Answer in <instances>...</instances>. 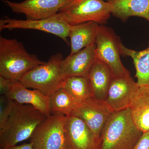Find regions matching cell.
<instances>
[{"label":"cell","mask_w":149,"mask_h":149,"mask_svg":"<svg viewBox=\"0 0 149 149\" xmlns=\"http://www.w3.org/2000/svg\"><path fill=\"white\" fill-rule=\"evenodd\" d=\"M121 55L133 59L138 85H149V42L148 48L140 51L130 49L123 45Z\"/></svg>","instance_id":"19"},{"label":"cell","mask_w":149,"mask_h":149,"mask_svg":"<svg viewBox=\"0 0 149 149\" xmlns=\"http://www.w3.org/2000/svg\"><path fill=\"white\" fill-rule=\"evenodd\" d=\"M63 58L60 53L52 56L48 61L26 72L19 82L25 87L36 89L50 96L61 87L63 79L61 66Z\"/></svg>","instance_id":"4"},{"label":"cell","mask_w":149,"mask_h":149,"mask_svg":"<svg viewBox=\"0 0 149 149\" xmlns=\"http://www.w3.org/2000/svg\"><path fill=\"white\" fill-rule=\"evenodd\" d=\"M5 95L17 103L32 106L47 116L52 114L49 96L38 90H29L19 81H13Z\"/></svg>","instance_id":"13"},{"label":"cell","mask_w":149,"mask_h":149,"mask_svg":"<svg viewBox=\"0 0 149 149\" xmlns=\"http://www.w3.org/2000/svg\"><path fill=\"white\" fill-rule=\"evenodd\" d=\"M65 133L68 149H100V143L91 129L76 116H66Z\"/></svg>","instance_id":"11"},{"label":"cell","mask_w":149,"mask_h":149,"mask_svg":"<svg viewBox=\"0 0 149 149\" xmlns=\"http://www.w3.org/2000/svg\"><path fill=\"white\" fill-rule=\"evenodd\" d=\"M71 27L58 13L48 18L35 20L18 19L8 17L0 20L1 31L6 29L40 30L60 37L66 43Z\"/></svg>","instance_id":"8"},{"label":"cell","mask_w":149,"mask_h":149,"mask_svg":"<svg viewBox=\"0 0 149 149\" xmlns=\"http://www.w3.org/2000/svg\"><path fill=\"white\" fill-rule=\"evenodd\" d=\"M95 48V44L92 45L63 59L61 66L63 79L71 76L87 77L96 59Z\"/></svg>","instance_id":"14"},{"label":"cell","mask_w":149,"mask_h":149,"mask_svg":"<svg viewBox=\"0 0 149 149\" xmlns=\"http://www.w3.org/2000/svg\"><path fill=\"white\" fill-rule=\"evenodd\" d=\"M15 102L6 96L0 97V129L5 125L13 110Z\"/></svg>","instance_id":"22"},{"label":"cell","mask_w":149,"mask_h":149,"mask_svg":"<svg viewBox=\"0 0 149 149\" xmlns=\"http://www.w3.org/2000/svg\"><path fill=\"white\" fill-rule=\"evenodd\" d=\"M13 81L0 75V93L1 95H6L8 93Z\"/></svg>","instance_id":"24"},{"label":"cell","mask_w":149,"mask_h":149,"mask_svg":"<svg viewBox=\"0 0 149 149\" xmlns=\"http://www.w3.org/2000/svg\"><path fill=\"white\" fill-rule=\"evenodd\" d=\"M71 0H25L20 2L3 0L13 12L22 14L30 20L48 18L58 13Z\"/></svg>","instance_id":"10"},{"label":"cell","mask_w":149,"mask_h":149,"mask_svg":"<svg viewBox=\"0 0 149 149\" xmlns=\"http://www.w3.org/2000/svg\"><path fill=\"white\" fill-rule=\"evenodd\" d=\"M65 117L62 113H52L38 125L29 139L34 149H68Z\"/></svg>","instance_id":"7"},{"label":"cell","mask_w":149,"mask_h":149,"mask_svg":"<svg viewBox=\"0 0 149 149\" xmlns=\"http://www.w3.org/2000/svg\"><path fill=\"white\" fill-rule=\"evenodd\" d=\"M4 149H34L32 143H24L19 146H14L8 147Z\"/></svg>","instance_id":"25"},{"label":"cell","mask_w":149,"mask_h":149,"mask_svg":"<svg viewBox=\"0 0 149 149\" xmlns=\"http://www.w3.org/2000/svg\"><path fill=\"white\" fill-rule=\"evenodd\" d=\"M99 25L97 22L91 21L71 26L68 35L71 47L70 54L95 45Z\"/></svg>","instance_id":"17"},{"label":"cell","mask_w":149,"mask_h":149,"mask_svg":"<svg viewBox=\"0 0 149 149\" xmlns=\"http://www.w3.org/2000/svg\"><path fill=\"white\" fill-rule=\"evenodd\" d=\"M113 112L105 102L91 97L78 103L71 115L83 120L100 144L104 126Z\"/></svg>","instance_id":"9"},{"label":"cell","mask_w":149,"mask_h":149,"mask_svg":"<svg viewBox=\"0 0 149 149\" xmlns=\"http://www.w3.org/2000/svg\"><path fill=\"white\" fill-rule=\"evenodd\" d=\"M64 88L78 103L93 97L88 78L84 76H71L64 78L61 87Z\"/></svg>","instance_id":"21"},{"label":"cell","mask_w":149,"mask_h":149,"mask_svg":"<svg viewBox=\"0 0 149 149\" xmlns=\"http://www.w3.org/2000/svg\"><path fill=\"white\" fill-rule=\"evenodd\" d=\"M129 109L136 126L143 133L149 131V85L138 86L131 96Z\"/></svg>","instance_id":"16"},{"label":"cell","mask_w":149,"mask_h":149,"mask_svg":"<svg viewBox=\"0 0 149 149\" xmlns=\"http://www.w3.org/2000/svg\"><path fill=\"white\" fill-rule=\"evenodd\" d=\"M132 149H149V131L143 133Z\"/></svg>","instance_id":"23"},{"label":"cell","mask_w":149,"mask_h":149,"mask_svg":"<svg viewBox=\"0 0 149 149\" xmlns=\"http://www.w3.org/2000/svg\"><path fill=\"white\" fill-rule=\"evenodd\" d=\"M138 86L130 74L114 77L105 102L113 112L127 109L130 107L131 96Z\"/></svg>","instance_id":"12"},{"label":"cell","mask_w":149,"mask_h":149,"mask_svg":"<svg viewBox=\"0 0 149 149\" xmlns=\"http://www.w3.org/2000/svg\"><path fill=\"white\" fill-rule=\"evenodd\" d=\"M47 117L32 106L15 102L10 115L0 129V149L30 139L38 125Z\"/></svg>","instance_id":"1"},{"label":"cell","mask_w":149,"mask_h":149,"mask_svg":"<svg viewBox=\"0 0 149 149\" xmlns=\"http://www.w3.org/2000/svg\"><path fill=\"white\" fill-rule=\"evenodd\" d=\"M143 133L134 123L129 108L113 112L103 129L100 149H132Z\"/></svg>","instance_id":"2"},{"label":"cell","mask_w":149,"mask_h":149,"mask_svg":"<svg viewBox=\"0 0 149 149\" xmlns=\"http://www.w3.org/2000/svg\"><path fill=\"white\" fill-rule=\"evenodd\" d=\"M95 44L96 59L106 64L114 77L130 74L121 62L123 44L113 29L104 25H99Z\"/></svg>","instance_id":"6"},{"label":"cell","mask_w":149,"mask_h":149,"mask_svg":"<svg viewBox=\"0 0 149 149\" xmlns=\"http://www.w3.org/2000/svg\"><path fill=\"white\" fill-rule=\"evenodd\" d=\"M114 77L109 68L104 63L96 59L86 77L93 97L99 100L105 101L109 88Z\"/></svg>","instance_id":"15"},{"label":"cell","mask_w":149,"mask_h":149,"mask_svg":"<svg viewBox=\"0 0 149 149\" xmlns=\"http://www.w3.org/2000/svg\"><path fill=\"white\" fill-rule=\"evenodd\" d=\"M49 97L51 113H58L65 116L71 115L78 103L66 90L60 88Z\"/></svg>","instance_id":"20"},{"label":"cell","mask_w":149,"mask_h":149,"mask_svg":"<svg viewBox=\"0 0 149 149\" xmlns=\"http://www.w3.org/2000/svg\"><path fill=\"white\" fill-rule=\"evenodd\" d=\"M44 62L28 52L22 43L16 39L0 37L1 76L19 81L26 72Z\"/></svg>","instance_id":"3"},{"label":"cell","mask_w":149,"mask_h":149,"mask_svg":"<svg viewBox=\"0 0 149 149\" xmlns=\"http://www.w3.org/2000/svg\"><path fill=\"white\" fill-rule=\"evenodd\" d=\"M104 1H105L107 2H110L112 0H103Z\"/></svg>","instance_id":"26"},{"label":"cell","mask_w":149,"mask_h":149,"mask_svg":"<svg viewBox=\"0 0 149 149\" xmlns=\"http://www.w3.org/2000/svg\"><path fill=\"white\" fill-rule=\"evenodd\" d=\"M58 13L71 26L91 21L104 25L111 15V6L103 0H71Z\"/></svg>","instance_id":"5"},{"label":"cell","mask_w":149,"mask_h":149,"mask_svg":"<svg viewBox=\"0 0 149 149\" xmlns=\"http://www.w3.org/2000/svg\"><path fill=\"white\" fill-rule=\"evenodd\" d=\"M111 15L123 22L131 17L145 19L149 22V0H112Z\"/></svg>","instance_id":"18"}]
</instances>
